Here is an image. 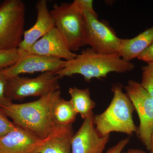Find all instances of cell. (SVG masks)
<instances>
[{
  "instance_id": "cell-22",
  "label": "cell",
  "mask_w": 153,
  "mask_h": 153,
  "mask_svg": "<svg viewBox=\"0 0 153 153\" xmlns=\"http://www.w3.org/2000/svg\"><path fill=\"white\" fill-rule=\"evenodd\" d=\"M79 11L84 13L88 12L93 14H97L94 9L93 1L91 0H74L71 3Z\"/></svg>"
},
{
  "instance_id": "cell-15",
  "label": "cell",
  "mask_w": 153,
  "mask_h": 153,
  "mask_svg": "<svg viewBox=\"0 0 153 153\" xmlns=\"http://www.w3.org/2000/svg\"><path fill=\"white\" fill-rule=\"evenodd\" d=\"M153 42V26L131 39H122L119 54L126 61L131 62L137 58Z\"/></svg>"
},
{
  "instance_id": "cell-23",
  "label": "cell",
  "mask_w": 153,
  "mask_h": 153,
  "mask_svg": "<svg viewBox=\"0 0 153 153\" xmlns=\"http://www.w3.org/2000/svg\"><path fill=\"white\" fill-rule=\"evenodd\" d=\"M130 141V139L129 137L120 140L117 143L108 149L105 153H122Z\"/></svg>"
},
{
  "instance_id": "cell-10",
  "label": "cell",
  "mask_w": 153,
  "mask_h": 153,
  "mask_svg": "<svg viewBox=\"0 0 153 153\" xmlns=\"http://www.w3.org/2000/svg\"><path fill=\"white\" fill-rule=\"evenodd\" d=\"M94 115L84 119L74 134L71 153H103L109 142L110 135L102 136L97 131L94 124Z\"/></svg>"
},
{
  "instance_id": "cell-9",
  "label": "cell",
  "mask_w": 153,
  "mask_h": 153,
  "mask_svg": "<svg viewBox=\"0 0 153 153\" xmlns=\"http://www.w3.org/2000/svg\"><path fill=\"white\" fill-rule=\"evenodd\" d=\"M20 56L16 62L8 68L2 69L8 78L23 74L51 72L55 73L62 69L66 61L55 57L32 54L19 49Z\"/></svg>"
},
{
  "instance_id": "cell-2",
  "label": "cell",
  "mask_w": 153,
  "mask_h": 153,
  "mask_svg": "<svg viewBox=\"0 0 153 153\" xmlns=\"http://www.w3.org/2000/svg\"><path fill=\"white\" fill-rule=\"evenodd\" d=\"M134 67L133 63L123 60L119 54L99 53L89 47L83 49L72 60L66 61L64 67L55 74L60 79L79 74L89 82L93 78H105L111 72H129Z\"/></svg>"
},
{
  "instance_id": "cell-7",
  "label": "cell",
  "mask_w": 153,
  "mask_h": 153,
  "mask_svg": "<svg viewBox=\"0 0 153 153\" xmlns=\"http://www.w3.org/2000/svg\"><path fill=\"white\" fill-rule=\"evenodd\" d=\"M59 79L51 72L42 73L34 78L15 76L8 79L6 97L12 101L23 100L30 97H40L60 90Z\"/></svg>"
},
{
  "instance_id": "cell-21",
  "label": "cell",
  "mask_w": 153,
  "mask_h": 153,
  "mask_svg": "<svg viewBox=\"0 0 153 153\" xmlns=\"http://www.w3.org/2000/svg\"><path fill=\"white\" fill-rule=\"evenodd\" d=\"M8 79L3 74L2 69H0V106H7L12 103V100L6 97V88Z\"/></svg>"
},
{
  "instance_id": "cell-8",
  "label": "cell",
  "mask_w": 153,
  "mask_h": 153,
  "mask_svg": "<svg viewBox=\"0 0 153 153\" xmlns=\"http://www.w3.org/2000/svg\"><path fill=\"white\" fill-rule=\"evenodd\" d=\"M140 120L137 135L148 151L153 132V97L140 82L130 79L124 87Z\"/></svg>"
},
{
  "instance_id": "cell-3",
  "label": "cell",
  "mask_w": 153,
  "mask_h": 153,
  "mask_svg": "<svg viewBox=\"0 0 153 153\" xmlns=\"http://www.w3.org/2000/svg\"><path fill=\"white\" fill-rule=\"evenodd\" d=\"M113 96L106 109L100 114L94 115V125L102 136L112 132H120L132 135L137 132L138 127L133 117L134 108L128 95L123 90L120 83L112 85Z\"/></svg>"
},
{
  "instance_id": "cell-1",
  "label": "cell",
  "mask_w": 153,
  "mask_h": 153,
  "mask_svg": "<svg viewBox=\"0 0 153 153\" xmlns=\"http://www.w3.org/2000/svg\"><path fill=\"white\" fill-rule=\"evenodd\" d=\"M61 94L58 90L35 101L19 104L12 102L2 108L15 125L44 139L56 128L53 121V108Z\"/></svg>"
},
{
  "instance_id": "cell-16",
  "label": "cell",
  "mask_w": 153,
  "mask_h": 153,
  "mask_svg": "<svg viewBox=\"0 0 153 153\" xmlns=\"http://www.w3.org/2000/svg\"><path fill=\"white\" fill-rule=\"evenodd\" d=\"M70 100L77 114L83 120L94 115L93 110L96 103L91 98L89 88L80 89L75 86L70 87L68 90Z\"/></svg>"
},
{
  "instance_id": "cell-18",
  "label": "cell",
  "mask_w": 153,
  "mask_h": 153,
  "mask_svg": "<svg viewBox=\"0 0 153 153\" xmlns=\"http://www.w3.org/2000/svg\"><path fill=\"white\" fill-rule=\"evenodd\" d=\"M20 56L19 49L0 50V69L12 66L17 62Z\"/></svg>"
},
{
  "instance_id": "cell-26",
  "label": "cell",
  "mask_w": 153,
  "mask_h": 153,
  "mask_svg": "<svg viewBox=\"0 0 153 153\" xmlns=\"http://www.w3.org/2000/svg\"><path fill=\"white\" fill-rule=\"evenodd\" d=\"M149 152H150V153H153V132L151 137L150 148Z\"/></svg>"
},
{
  "instance_id": "cell-4",
  "label": "cell",
  "mask_w": 153,
  "mask_h": 153,
  "mask_svg": "<svg viewBox=\"0 0 153 153\" xmlns=\"http://www.w3.org/2000/svg\"><path fill=\"white\" fill-rule=\"evenodd\" d=\"M25 11L21 0H6L0 4V50L18 49L25 31Z\"/></svg>"
},
{
  "instance_id": "cell-14",
  "label": "cell",
  "mask_w": 153,
  "mask_h": 153,
  "mask_svg": "<svg viewBox=\"0 0 153 153\" xmlns=\"http://www.w3.org/2000/svg\"><path fill=\"white\" fill-rule=\"evenodd\" d=\"M74 134L72 125L57 127L44 139H41L36 153H71Z\"/></svg>"
},
{
  "instance_id": "cell-12",
  "label": "cell",
  "mask_w": 153,
  "mask_h": 153,
  "mask_svg": "<svg viewBox=\"0 0 153 153\" xmlns=\"http://www.w3.org/2000/svg\"><path fill=\"white\" fill-rule=\"evenodd\" d=\"M37 11L36 22L33 27L25 31L23 39L18 49L27 52L33 44L55 27L54 19L46 0H39L36 5Z\"/></svg>"
},
{
  "instance_id": "cell-5",
  "label": "cell",
  "mask_w": 153,
  "mask_h": 153,
  "mask_svg": "<svg viewBox=\"0 0 153 153\" xmlns=\"http://www.w3.org/2000/svg\"><path fill=\"white\" fill-rule=\"evenodd\" d=\"M57 28L66 41L69 49L76 51L84 46L83 13L72 3L53 5L50 11Z\"/></svg>"
},
{
  "instance_id": "cell-11",
  "label": "cell",
  "mask_w": 153,
  "mask_h": 153,
  "mask_svg": "<svg viewBox=\"0 0 153 153\" xmlns=\"http://www.w3.org/2000/svg\"><path fill=\"white\" fill-rule=\"evenodd\" d=\"M27 52L66 61L72 60L76 55L69 49L65 39L55 27L36 41Z\"/></svg>"
},
{
  "instance_id": "cell-20",
  "label": "cell",
  "mask_w": 153,
  "mask_h": 153,
  "mask_svg": "<svg viewBox=\"0 0 153 153\" xmlns=\"http://www.w3.org/2000/svg\"><path fill=\"white\" fill-rule=\"evenodd\" d=\"M16 126L9 119L2 108L0 106V138L13 130Z\"/></svg>"
},
{
  "instance_id": "cell-6",
  "label": "cell",
  "mask_w": 153,
  "mask_h": 153,
  "mask_svg": "<svg viewBox=\"0 0 153 153\" xmlns=\"http://www.w3.org/2000/svg\"><path fill=\"white\" fill-rule=\"evenodd\" d=\"M83 43L96 52L107 54H119L122 39L118 38L107 24L98 20L97 14L83 13Z\"/></svg>"
},
{
  "instance_id": "cell-25",
  "label": "cell",
  "mask_w": 153,
  "mask_h": 153,
  "mask_svg": "<svg viewBox=\"0 0 153 153\" xmlns=\"http://www.w3.org/2000/svg\"><path fill=\"white\" fill-rule=\"evenodd\" d=\"M122 153H146L145 151L137 149H129L127 151L123 152Z\"/></svg>"
},
{
  "instance_id": "cell-24",
  "label": "cell",
  "mask_w": 153,
  "mask_h": 153,
  "mask_svg": "<svg viewBox=\"0 0 153 153\" xmlns=\"http://www.w3.org/2000/svg\"><path fill=\"white\" fill-rule=\"evenodd\" d=\"M153 53V42L152 44L147 48L140 55L137 57H144V56H146V55H150V54Z\"/></svg>"
},
{
  "instance_id": "cell-13",
  "label": "cell",
  "mask_w": 153,
  "mask_h": 153,
  "mask_svg": "<svg viewBox=\"0 0 153 153\" xmlns=\"http://www.w3.org/2000/svg\"><path fill=\"white\" fill-rule=\"evenodd\" d=\"M41 139L17 126L0 138V153H36Z\"/></svg>"
},
{
  "instance_id": "cell-17",
  "label": "cell",
  "mask_w": 153,
  "mask_h": 153,
  "mask_svg": "<svg viewBox=\"0 0 153 153\" xmlns=\"http://www.w3.org/2000/svg\"><path fill=\"white\" fill-rule=\"evenodd\" d=\"M77 114L69 100L60 97L55 102L53 108V118L56 127L72 125Z\"/></svg>"
},
{
  "instance_id": "cell-19",
  "label": "cell",
  "mask_w": 153,
  "mask_h": 153,
  "mask_svg": "<svg viewBox=\"0 0 153 153\" xmlns=\"http://www.w3.org/2000/svg\"><path fill=\"white\" fill-rule=\"evenodd\" d=\"M142 75L140 84L153 97V62L142 68Z\"/></svg>"
}]
</instances>
